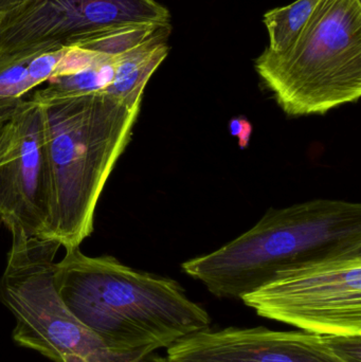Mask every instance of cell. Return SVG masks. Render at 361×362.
I'll return each instance as SVG.
<instances>
[{"label": "cell", "mask_w": 361, "mask_h": 362, "mask_svg": "<svg viewBox=\"0 0 361 362\" xmlns=\"http://www.w3.org/2000/svg\"><path fill=\"white\" fill-rule=\"evenodd\" d=\"M53 279L74 316L120 354L146 358L211 325L209 313L177 281L112 257H88L80 247L66 250Z\"/></svg>", "instance_id": "cell-1"}, {"label": "cell", "mask_w": 361, "mask_h": 362, "mask_svg": "<svg viewBox=\"0 0 361 362\" xmlns=\"http://www.w3.org/2000/svg\"><path fill=\"white\" fill-rule=\"evenodd\" d=\"M38 103L50 170L49 240L69 250L93 233L100 196L141 106L101 93Z\"/></svg>", "instance_id": "cell-2"}, {"label": "cell", "mask_w": 361, "mask_h": 362, "mask_svg": "<svg viewBox=\"0 0 361 362\" xmlns=\"http://www.w3.org/2000/svg\"><path fill=\"white\" fill-rule=\"evenodd\" d=\"M360 246L361 204L314 199L271 209L251 229L182 269L216 298L241 300L282 270Z\"/></svg>", "instance_id": "cell-3"}, {"label": "cell", "mask_w": 361, "mask_h": 362, "mask_svg": "<svg viewBox=\"0 0 361 362\" xmlns=\"http://www.w3.org/2000/svg\"><path fill=\"white\" fill-rule=\"evenodd\" d=\"M256 74L288 116L324 115L361 97V1L322 0L294 42L268 48Z\"/></svg>", "instance_id": "cell-4"}, {"label": "cell", "mask_w": 361, "mask_h": 362, "mask_svg": "<svg viewBox=\"0 0 361 362\" xmlns=\"http://www.w3.org/2000/svg\"><path fill=\"white\" fill-rule=\"evenodd\" d=\"M53 240L13 234L0 302L16 320L12 338L21 348L53 362H141L142 357L114 352L64 303L54 284Z\"/></svg>", "instance_id": "cell-5"}, {"label": "cell", "mask_w": 361, "mask_h": 362, "mask_svg": "<svg viewBox=\"0 0 361 362\" xmlns=\"http://www.w3.org/2000/svg\"><path fill=\"white\" fill-rule=\"evenodd\" d=\"M241 300L299 331L361 336V246L282 270Z\"/></svg>", "instance_id": "cell-6"}, {"label": "cell", "mask_w": 361, "mask_h": 362, "mask_svg": "<svg viewBox=\"0 0 361 362\" xmlns=\"http://www.w3.org/2000/svg\"><path fill=\"white\" fill-rule=\"evenodd\" d=\"M171 25L156 0H28L0 14V59L78 46L118 30Z\"/></svg>", "instance_id": "cell-7"}, {"label": "cell", "mask_w": 361, "mask_h": 362, "mask_svg": "<svg viewBox=\"0 0 361 362\" xmlns=\"http://www.w3.org/2000/svg\"><path fill=\"white\" fill-rule=\"evenodd\" d=\"M170 362H361V336L264 327L206 329L167 348Z\"/></svg>", "instance_id": "cell-8"}, {"label": "cell", "mask_w": 361, "mask_h": 362, "mask_svg": "<svg viewBox=\"0 0 361 362\" xmlns=\"http://www.w3.org/2000/svg\"><path fill=\"white\" fill-rule=\"evenodd\" d=\"M14 121L15 148L0 165V219L12 235L49 240L51 181L40 104L23 99Z\"/></svg>", "instance_id": "cell-9"}, {"label": "cell", "mask_w": 361, "mask_h": 362, "mask_svg": "<svg viewBox=\"0 0 361 362\" xmlns=\"http://www.w3.org/2000/svg\"><path fill=\"white\" fill-rule=\"evenodd\" d=\"M171 30L172 27L160 28L146 42L118 55L112 82L101 93L127 105L141 106L148 81L169 55Z\"/></svg>", "instance_id": "cell-10"}, {"label": "cell", "mask_w": 361, "mask_h": 362, "mask_svg": "<svg viewBox=\"0 0 361 362\" xmlns=\"http://www.w3.org/2000/svg\"><path fill=\"white\" fill-rule=\"evenodd\" d=\"M66 49L0 59V110L18 105L30 90L55 76Z\"/></svg>", "instance_id": "cell-11"}, {"label": "cell", "mask_w": 361, "mask_h": 362, "mask_svg": "<svg viewBox=\"0 0 361 362\" xmlns=\"http://www.w3.org/2000/svg\"><path fill=\"white\" fill-rule=\"evenodd\" d=\"M117 57L118 55L100 54L87 67L72 74L54 76L48 81L46 88L36 90L32 99L42 102L103 93L114 78Z\"/></svg>", "instance_id": "cell-12"}, {"label": "cell", "mask_w": 361, "mask_h": 362, "mask_svg": "<svg viewBox=\"0 0 361 362\" xmlns=\"http://www.w3.org/2000/svg\"><path fill=\"white\" fill-rule=\"evenodd\" d=\"M322 0H296L292 4L265 13V27L269 36L267 48L275 52L286 50L298 37L309 17Z\"/></svg>", "instance_id": "cell-13"}, {"label": "cell", "mask_w": 361, "mask_h": 362, "mask_svg": "<svg viewBox=\"0 0 361 362\" xmlns=\"http://www.w3.org/2000/svg\"><path fill=\"white\" fill-rule=\"evenodd\" d=\"M16 107L0 110V165L10 158L15 148L16 129L14 112Z\"/></svg>", "instance_id": "cell-14"}, {"label": "cell", "mask_w": 361, "mask_h": 362, "mask_svg": "<svg viewBox=\"0 0 361 362\" xmlns=\"http://www.w3.org/2000/svg\"><path fill=\"white\" fill-rule=\"evenodd\" d=\"M228 129L230 135L237 138L239 148L241 150L247 148L251 139L252 131H254L251 122L245 117H235L229 122Z\"/></svg>", "instance_id": "cell-15"}, {"label": "cell", "mask_w": 361, "mask_h": 362, "mask_svg": "<svg viewBox=\"0 0 361 362\" xmlns=\"http://www.w3.org/2000/svg\"><path fill=\"white\" fill-rule=\"evenodd\" d=\"M28 0H0V14L14 10Z\"/></svg>", "instance_id": "cell-16"}, {"label": "cell", "mask_w": 361, "mask_h": 362, "mask_svg": "<svg viewBox=\"0 0 361 362\" xmlns=\"http://www.w3.org/2000/svg\"><path fill=\"white\" fill-rule=\"evenodd\" d=\"M141 362H170L167 357L158 356V355H150Z\"/></svg>", "instance_id": "cell-17"}]
</instances>
